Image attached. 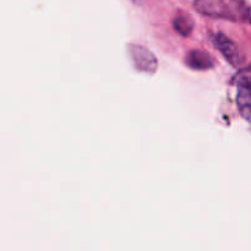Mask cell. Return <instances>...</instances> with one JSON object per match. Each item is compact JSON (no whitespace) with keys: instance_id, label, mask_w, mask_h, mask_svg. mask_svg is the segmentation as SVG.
Instances as JSON below:
<instances>
[{"instance_id":"cell-1","label":"cell","mask_w":251,"mask_h":251,"mask_svg":"<svg viewBox=\"0 0 251 251\" xmlns=\"http://www.w3.org/2000/svg\"><path fill=\"white\" fill-rule=\"evenodd\" d=\"M196 11L213 19L228 21H247L250 9L244 0H195Z\"/></svg>"},{"instance_id":"cell-2","label":"cell","mask_w":251,"mask_h":251,"mask_svg":"<svg viewBox=\"0 0 251 251\" xmlns=\"http://www.w3.org/2000/svg\"><path fill=\"white\" fill-rule=\"evenodd\" d=\"M213 43L216 44L218 50L222 53V55L227 59L228 63L232 64L233 66H239L244 63V58H243L237 44L232 39L228 38L226 34H216L213 37Z\"/></svg>"},{"instance_id":"cell-3","label":"cell","mask_w":251,"mask_h":251,"mask_svg":"<svg viewBox=\"0 0 251 251\" xmlns=\"http://www.w3.org/2000/svg\"><path fill=\"white\" fill-rule=\"evenodd\" d=\"M237 105L240 115L251 124V87L240 85L237 93Z\"/></svg>"},{"instance_id":"cell-4","label":"cell","mask_w":251,"mask_h":251,"mask_svg":"<svg viewBox=\"0 0 251 251\" xmlns=\"http://www.w3.org/2000/svg\"><path fill=\"white\" fill-rule=\"evenodd\" d=\"M188 64L193 69L205 70V69L212 68L215 65V60L207 51L193 50L188 55Z\"/></svg>"},{"instance_id":"cell-5","label":"cell","mask_w":251,"mask_h":251,"mask_svg":"<svg viewBox=\"0 0 251 251\" xmlns=\"http://www.w3.org/2000/svg\"><path fill=\"white\" fill-rule=\"evenodd\" d=\"M174 28L183 36H188L194 28V21L189 15H178L174 19Z\"/></svg>"}]
</instances>
